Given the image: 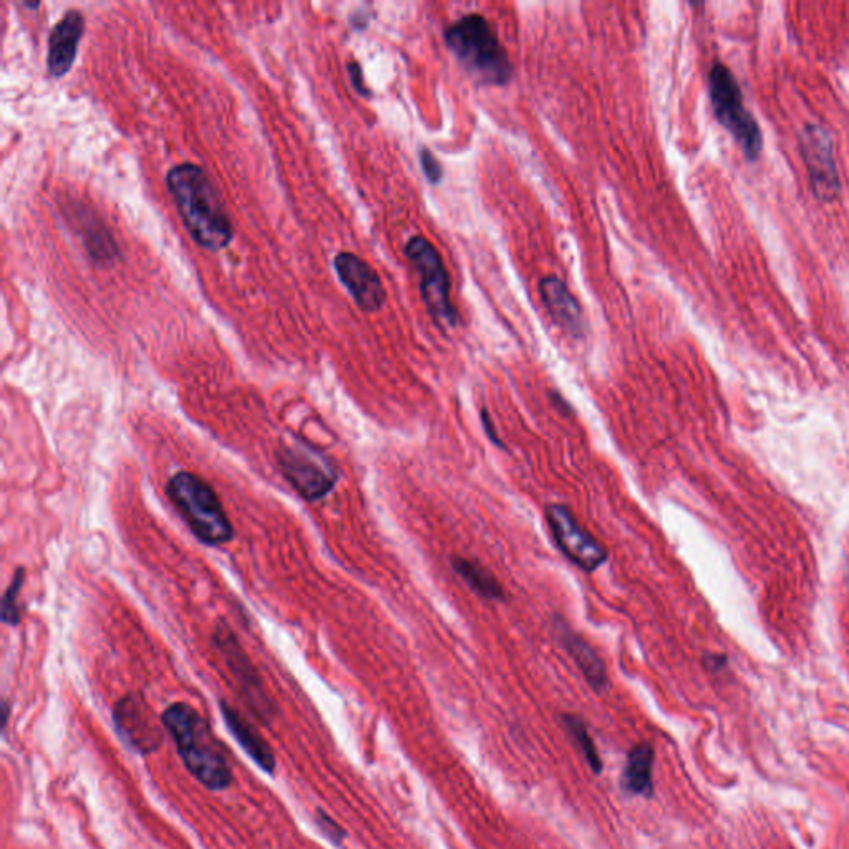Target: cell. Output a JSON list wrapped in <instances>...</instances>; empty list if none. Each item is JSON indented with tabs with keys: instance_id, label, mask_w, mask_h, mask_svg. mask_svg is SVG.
I'll return each mask as SVG.
<instances>
[{
	"instance_id": "cell-22",
	"label": "cell",
	"mask_w": 849,
	"mask_h": 849,
	"mask_svg": "<svg viewBox=\"0 0 849 849\" xmlns=\"http://www.w3.org/2000/svg\"><path fill=\"white\" fill-rule=\"evenodd\" d=\"M317 825L321 828L322 833L329 838L334 845H340L342 840L345 838V831L340 828L337 823H335L329 815H326L324 811H319V815H317Z\"/></svg>"
},
{
	"instance_id": "cell-13",
	"label": "cell",
	"mask_w": 849,
	"mask_h": 849,
	"mask_svg": "<svg viewBox=\"0 0 849 849\" xmlns=\"http://www.w3.org/2000/svg\"><path fill=\"white\" fill-rule=\"evenodd\" d=\"M538 289L553 321L573 337H583L586 332L583 309L569 287L559 277L546 276L539 281Z\"/></svg>"
},
{
	"instance_id": "cell-5",
	"label": "cell",
	"mask_w": 849,
	"mask_h": 849,
	"mask_svg": "<svg viewBox=\"0 0 849 849\" xmlns=\"http://www.w3.org/2000/svg\"><path fill=\"white\" fill-rule=\"evenodd\" d=\"M710 102L722 127L732 133L742 146L743 153L755 160L762 151V131L757 120L743 105L742 90L737 78L725 65L715 62L709 73Z\"/></svg>"
},
{
	"instance_id": "cell-24",
	"label": "cell",
	"mask_w": 849,
	"mask_h": 849,
	"mask_svg": "<svg viewBox=\"0 0 849 849\" xmlns=\"http://www.w3.org/2000/svg\"><path fill=\"white\" fill-rule=\"evenodd\" d=\"M481 422H483L486 435H488L491 442L495 443L496 447H505L503 442H501L500 437H496L495 428H493V423H491L490 413L486 412V410H481Z\"/></svg>"
},
{
	"instance_id": "cell-12",
	"label": "cell",
	"mask_w": 849,
	"mask_h": 849,
	"mask_svg": "<svg viewBox=\"0 0 849 849\" xmlns=\"http://www.w3.org/2000/svg\"><path fill=\"white\" fill-rule=\"evenodd\" d=\"M115 722H117L118 733L130 743L131 747L135 748L136 752L143 755L153 753L163 743L160 727L151 720V717H148V710L131 697L118 702Z\"/></svg>"
},
{
	"instance_id": "cell-11",
	"label": "cell",
	"mask_w": 849,
	"mask_h": 849,
	"mask_svg": "<svg viewBox=\"0 0 849 849\" xmlns=\"http://www.w3.org/2000/svg\"><path fill=\"white\" fill-rule=\"evenodd\" d=\"M334 267L340 282L347 287L357 306L365 312L382 309L387 299L384 284L372 267L352 253H339L334 258Z\"/></svg>"
},
{
	"instance_id": "cell-21",
	"label": "cell",
	"mask_w": 849,
	"mask_h": 849,
	"mask_svg": "<svg viewBox=\"0 0 849 849\" xmlns=\"http://www.w3.org/2000/svg\"><path fill=\"white\" fill-rule=\"evenodd\" d=\"M418 158H420V165H422V170L425 176H427V180L432 185H438L443 180V168L440 165V161L437 160V156L433 155L432 151L428 150V148H422L420 153H418Z\"/></svg>"
},
{
	"instance_id": "cell-19",
	"label": "cell",
	"mask_w": 849,
	"mask_h": 849,
	"mask_svg": "<svg viewBox=\"0 0 849 849\" xmlns=\"http://www.w3.org/2000/svg\"><path fill=\"white\" fill-rule=\"evenodd\" d=\"M563 723L569 735L573 738V742L576 743L579 752L583 753L584 760L588 763L589 768L596 775H599L602 772V760L599 757L596 745L592 742V737L589 735V730L584 720L578 717V715L568 714L563 715Z\"/></svg>"
},
{
	"instance_id": "cell-3",
	"label": "cell",
	"mask_w": 849,
	"mask_h": 849,
	"mask_svg": "<svg viewBox=\"0 0 849 849\" xmlns=\"http://www.w3.org/2000/svg\"><path fill=\"white\" fill-rule=\"evenodd\" d=\"M445 44L471 77L485 85H506L513 65L495 29L480 14L463 15L445 29Z\"/></svg>"
},
{
	"instance_id": "cell-23",
	"label": "cell",
	"mask_w": 849,
	"mask_h": 849,
	"mask_svg": "<svg viewBox=\"0 0 849 849\" xmlns=\"http://www.w3.org/2000/svg\"><path fill=\"white\" fill-rule=\"evenodd\" d=\"M349 75L352 78V85H354L355 90L360 93V95H364V97H369L370 90L367 88L364 82V73H362V68H360L359 64H349Z\"/></svg>"
},
{
	"instance_id": "cell-15",
	"label": "cell",
	"mask_w": 849,
	"mask_h": 849,
	"mask_svg": "<svg viewBox=\"0 0 849 849\" xmlns=\"http://www.w3.org/2000/svg\"><path fill=\"white\" fill-rule=\"evenodd\" d=\"M559 641L563 644L564 649L573 657L574 662L578 665L584 679L588 680V684L596 692H602L607 689L609 679H607L606 665L602 662L601 657L592 649L591 644L584 641L583 637L569 629L566 624L559 622L558 626Z\"/></svg>"
},
{
	"instance_id": "cell-14",
	"label": "cell",
	"mask_w": 849,
	"mask_h": 849,
	"mask_svg": "<svg viewBox=\"0 0 849 849\" xmlns=\"http://www.w3.org/2000/svg\"><path fill=\"white\" fill-rule=\"evenodd\" d=\"M85 32V19L77 10H70L55 25L49 37L47 67L52 77H64L77 59V50Z\"/></svg>"
},
{
	"instance_id": "cell-1",
	"label": "cell",
	"mask_w": 849,
	"mask_h": 849,
	"mask_svg": "<svg viewBox=\"0 0 849 849\" xmlns=\"http://www.w3.org/2000/svg\"><path fill=\"white\" fill-rule=\"evenodd\" d=\"M166 186L191 238L211 253L228 248L233 226L206 171L193 163H181L171 168Z\"/></svg>"
},
{
	"instance_id": "cell-20",
	"label": "cell",
	"mask_w": 849,
	"mask_h": 849,
	"mask_svg": "<svg viewBox=\"0 0 849 849\" xmlns=\"http://www.w3.org/2000/svg\"><path fill=\"white\" fill-rule=\"evenodd\" d=\"M22 584H24V569L19 568L9 588L5 591L4 601H2V621L9 626H17L20 621L17 597H19Z\"/></svg>"
},
{
	"instance_id": "cell-8",
	"label": "cell",
	"mask_w": 849,
	"mask_h": 849,
	"mask_svg": "<svg viewBox=\"0 0 849 849\" xmlns=\"http://www.w3.org/2000/svg\"><path fill=\"white\" fill-rule=\"evenodd\" d=\"M546 518L554 541L571 563L588 573L596 571L602 563H606V549L574 520L568 506L549 505L546 508Z\"/></svg>"
},
{
	"instance_id": "cell-10",
	"label": "cell",
	"mask_w": 849,
	"mask_h": 849,
	"mask_svg": "<svg viewBox=\"0 0 849 849\" xmlns=\"http://www.w3.org/2000/svg\"><path fill=\"white\" fill-rule=\"evenodd\" d=\"M801 151L810 171L811 188L821 201H831L840 191V180L833 158V143L821 127L810 125L801 133Z\"/></svg>"
},
{
	"instance_id": "cell-7",
	"label": "cell",
	"mask_w": 849,
	"mask_h": 849,
	"mask_svg": "<svg viewBox=\"0 0 849 849\" xmlns=\"http://www.w3.org/2000/svg\"><path fill=\"white\" fill-rule=\"evenodd\" d=\"M282 475L306 500H321L334 488L337 473L324 455L306 445L282 447L277 453Z\"/></svg>"
},
{
	"instance_id": "cell-18",
	"label": "cell",
	"mask_w": 849,
	"mask_h": 849,
	"mask_svg": "<svg viewBox=\"0 0 849 849\" xmlns=\"http://www.w3.org/2000/svg\"><path fill=\"white\" fill-rule=\"evenodd\" d=\"M453 569L457 571V574H460L461 579L478 596L485 597V599H503V596H505L501 584L475 561L453 558Z\"/></svg>"
},
{
	"instance_id": "cell-6",
	"label": "cell",
	"mask_w": 849,
	"mask_h": 849,
	"mask_svg": "<svg viewBox=\"0 0 849 849\" xmlns=\"http://www.w3.org/2000/svg\"><path fill=\"white\" fill-rule=\"evenodd\" d=\"M405 256L420 277V294L433 321L442 327L457 326L460 316L450 299V276L437 248L423 236H413L405 244Z\"/></svg>"
},
{
	"instance_id": "cell-4",
	"label": "cell",
	"mask_w": 849,
	"mask_h": 849,
	"mask_svg": "<svg viewBox=\"0 0 849 849\" xmlns=\"http://www.w3.org/2000/svg\"><path fill=\"white\" fill-rule=\"evenodd\" d=\"M166 493L196 538L209 546H221L233 539V524L213 488L190 471L171 476Z\"/></svg>"
},
{
	"instance_id": "cell-16",
	"label": "cell",
	"mask_w": 849,
	"mask_h": 849,
	"mask_svg": "<svg viewBox=\"0 0 849 849\" xmlns=\"http://www.w3.org/2000/svg\"><path fill=\"white\" fill-rule=\"evenodd\" d=\"M221 712H223L224 722L233 733V737L238 740L244 752L248 753L249 758H253L256 765L264 772H274L276 770V758H274L269 743L261 737V733L251 723L246 722L236 710L231 709L229 705L221 704Z\"/></svg>"
},
{
	"instance_id": "cell-2",
	"label": "cell",
	"mask_w": 849,
	"mask_h": 849,
	"mask_svg": "<svg viewBox=\"0 0 849 849\" xmlns=\"http://www.w3.org/2000/svg\"><path fill=\"white\" fill-rule=\"evenodd\" d=\"M161 723L175 740L186 770L201 785L219 791L233 783V772L228 758L224 757V748L196 709L183 702L170 705L161 715Z\"/></svg>"
},
{
	"instance_id": "cell-17",
	"label": "cell",
	"mask_w": 849,
	"mask_h": 849,
	"mask_svg": "<svg viewBox=\"0 0 849 849\" xmlns=\"http://www.w3.org/2000/svg\"><path fill=\"white\" fill-rule=\"evenodd\" d=\"M654 748L649 743H639L627 753L626 765L622 772V788L629 795L652 796V770H654Z\"/></svg>"
},
{
	"instance_id": "cell-9",
	"label": "cell",
	"mask_w": 849,
	"mask_h": 849,
	"mask_svg": "<svg viewBox=\"0 0 849 849\" xmlns=\"http://www.w3.org/2000/svg\"><path fill=\"white\" fill-rule=\"evenodd\" d=\"M214 639H216L219 652L223 654L224 660L228 664L229 672L238 682L244 700L248 702L249 707L254 710V714L258 715L259 719H269L272 714L271 702L267 699L259 675L256 674V670L249 662L248 655L244 654L243 649L239 647L231 629L229 627L219 629L218 627Z\"/></svg>"
}]
</instances>
